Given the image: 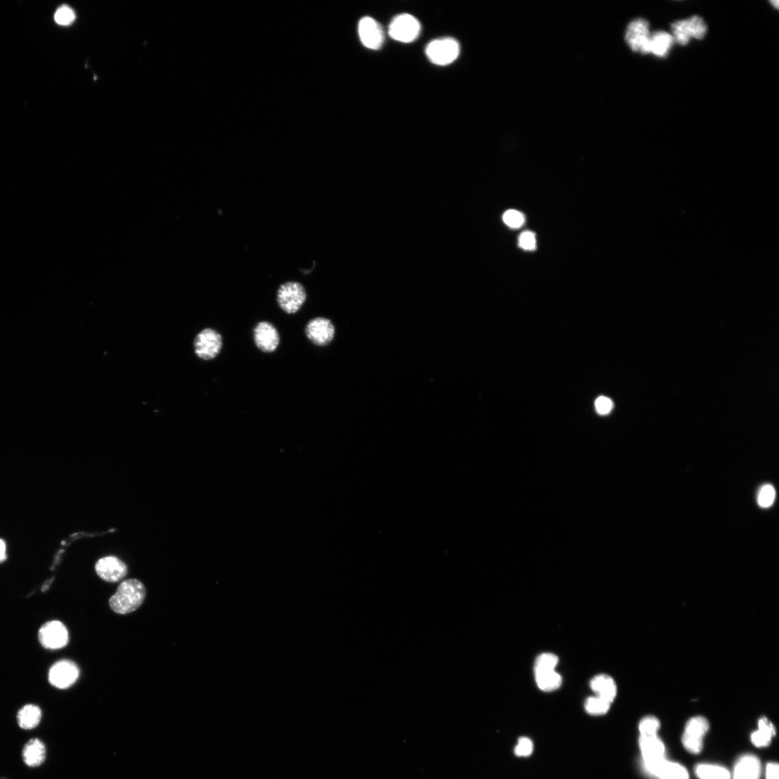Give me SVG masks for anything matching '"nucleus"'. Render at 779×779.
<instances>
[{"instance_id": "obj_29", "label": "nucleus", "mask_w": 779, "mask_h": 779, "mask_svg": "<svg viewBox=\"0 0 779 779\" xmlns=\"http://www.w3.org/2000/svg\"><path fill=\"white\" fill-rule=\"evenodd\" d=\"M503 221L508 227L513 229H518L524 224L525 217L520 212L510 210L504 214Z\"/></svg>"}, {"instance_id": "obj_3", "label": "nucleus", "mask_w": 779, "mask_h": 779, "mask_svg": "<svg viewBox=\"0 0 779 779\" xmlns=\"http://www.w3.org/2000/svg\"><path fill=\"white\" fill-rule=\"evenodd\" d=\"M460 44L453 38H442L431 41L426 48L429 60L437 65L445 66L454 63L460 54Z\"/></svg>"}, {"instance_id": "obj_34", "label": "nucleus", "mask_w": 779, "mask_h": 779, "mask_svg": "<svg viewBox=\"0 0 779 779\" xmlns=\"http://www.w3.org/2000/svg\"><path fill=\"white\" fill-rule=\"evenodd\" d=\"M779 766L777 763H769L766 766V779H779Z\"/></svg>"}, {"instance_id": "obj_15", "label": "nucleus", "mask_w": 779, "mask_h": 779, "mask_svg": "<svg viewBox=\"0 0 779 779\" xmlns=\"http://www.w3.org/2000/svg\"><path fill=\"white\" fill-rule=\"evenodd\" d=\"M98 575L108 582H117L127 574V565L115 556H107L99 560L96 565Z\"/></svg>"}, {"instance_id": "obj_33", "label": "nucleus", "mask_w": 779, "mask_h": 779, "mask_svg": "<svg viewBox=\"0 0 779 779\" xmlns=\"http://www.w3.org/2000/svg\"><path fill=\"white\" fill-rule=\"evenodd\" d=\"M595 408L600 414L605 415L613 408V402L608 398L601 397L596 400Z\"/></svg>"}, {"instance_id": "obj_31", "label": "nucleus", "mask_w": 779, "mask_h": 779, "mask_svg": "<svg viewBox=\"0 0 779 779\" xmlns=\"http://www.w3.org/2000/svg\"><path fill=\"white\" fill-rule=\"evenodd\" d=\"M534 751V744L530 739L522 738L519 740L515 747V754L520 757H527L532 755Z\"/></svg>"}, {"instance_id": "obj_20", "label": "nucleus", "mask_w": 779, "mask_h": 779, "mask_svg": "<svg viewBox=\"0 0 779 779\" xmlns=\"http://www.w3.org/2000/svg\"><path fill=\"white\" fill-rule=\"evenodd\" d=\"M675 41L671 34L659 31L651 34L649 53L659 58H664L669 54Z\"/></svg>"}, {"instance_id": "obj_1", "label": "nucleus", "mask_w": 779, "mask_h": 779, "mask_svg": "<svg viewBox=\"0 0 779 779\" xmlns=\"http://www.w3.org/2000/svg\"><path fill=\"white\" fill-rule=\"evenodd\" d=\"M146 598L143 582L136 579L122 581L117 593L110 598L109 605L116 614L126 615L140 607Z\"/></svg>"}, {"instance_id": "obj_16", "label": "nucleus", "mask_w": 779, "mask_h": 779, "mask_svg": "<svg viewBox=\"0 0 779 779\" xmlns=\"http://www.w3.org/2000/svg\"><path fill=\"white\" fill-rule=\"evenodd\" d=\"M638 745L640 750H641L643 766L655 764L666 759L665 746L658 735L640 736Z\"/></svg>"}, {"instance_id": "obj_30", "label": "nucleus", "mask_w": 779, "mask_h": 779, "mask_svg": "<svg viewBox=\"0 0 779 779\" xmlns=\"http://www.w3.org/2000/svg\"><path fill=\"white\" fill-rule=\"evenodd\" d=\"M54 19L59 25H68L74 22L75 14L70 7L65 6L56 12Z\"/></svg>"}, {"instance_id": "obj_13", "label": "nucleus", "mask_w": 779, "mask_h": 779, "mask_svg": "<svg viewBox=\"0 0 779 779\" xmlns=\"http://www.w3.org/2000/svg\"><path fill=\"white\" fill-rule=\"evenodd\" d=\"M254 338L257 348L266 353L273 352L281 344L279 332L268 321L257 323L254 330Z\"/></svg>"}, {"instance_id": "obj_35", "label": "nucleus", "mask_w": 779, "mask_h": 779, "mask_svg": "<svg viewBox=\"0 0 779 779\" xmlns=\"http://www.w3.org/2000/svg\"><path fill=\"white\" fill-rule=\"evenodd\" d=\"M6 547L5 543L0 540V562H3L6 559Z\"/></svg>"}, {"instance_id": "obj_8", "label": "nucleus", "mask_w": 779, "mask_h": 779, "mask_svg": "<svg viewBox=\"0 0 779 779\" xmlns=\"http://www.w3.org/2000/svg\"><path fill=\"white\" fill-rule=\"evenodd\" d=\"M194 350L198 356L203 360L216 358L224 346V340L220 333L212 328H205L198 333L194 340Z\"/></svg>"}, {"instance_id": "obj_22", "label": "nucleus", "mask_w": 779, "mask_h": 779, "mask_svg": "<svg viewBox=\"0 0 779 779\" xmlns=\"http://www.w3.org/2000/svg\"><path fill=\"white\" fill-rule=\"evenodd\" d=\"M776 735L773 723L763 716L759 721V730L751 735V742L757 747H768Z\"/></svg>"}, {"instance_id": "obj_32", "label": "nucleus", "mask_w": 779, "mask_h": 779, "mask_svg": "<svg viewBox=\"0 0 779 779\" xmlns=\"http://www.w3.org/2000/svg\"><path fill=\"white\" fill-rule=\"evenodd\" d=\"M519 246L525 250H535L536 249V238L534 233L525 231L519 238Z\"/></svg>"}, {"instance_id": "obj_28", "label": "nucleus", "mask_w": 779, "mask_h": 779, "mask_svg": "<svg viewBox=\"0 0 779 779\" xmlns=\"http://www.w3.org/2000/svg\"><path fill=\"white\" fill-rule=\"evenodd\" d=\"M775 491L773 486L766 484L760 489L758 496V503L761 508H770L774 503Z\"/></svg>"}, {"instance_id": "obj_9", "label": "nucleus", "mask_w": 779, "mask_h": 779, "mask_svg": "<svg viewBox=\"0 0 779 779\" xmlns=\"http://www.w3.org/2000/svg\"><path fill=\"white\" fill-rule=\"evenodd\" d=\"M39 642L48 650H56L65 648L69 643V632L66 626L58 621L46 623L39 632Z\"/></svg>"}, {"instance_id": "obj_2", "label": "nucleus", "mask_w": 779, "mask_h": 779, "mask_svg": "<svg viewBox=\"0 0 779 779\" xmlns=\"http://www.w3.org/2000/svg\"><path fill=\"white\" fill-rule=\"evenodd\" d=\"M672 37L675 43L686 46L691 39L702 40L707 32L704 20L699 15L679 20L671 25Z\"/></svg>"}, {"instance_id": "obj_7", "label": "nucleus", "mask_w": 779, "mask_h": 779, "mask_svg": "<svg viewBox=\"0 0 779 779\" xmlns=\"http://www.w3.org/2000/svg\"><path fill=\"white\" fill-rule=\"evenodd\" d=\"M651 34L649 22L645 19L636 18L628 24L625 41L633 51L649 54Z\"/></svg>"}, {"instance_id": "obj_5", "label": "nucleus", "mask_w": 779, "mask_h": 779, "mask_svg": "<svg viewBox=\"0 0 779 779\" xmlns=\"http://www.w3.org/2000/svg\"><path fill=\"white\" fill-rule=\"evenodd\" d=\"M307 299V294L302 285L289 282L282 285L277 292V302L281 309L288 314L297 313Z\"/></svg>"}, {"instance_id": "obj_19", "label": "nucleus", "mask_w": 779, "mask_h": 779, "mask_svg": "<svg viewBox=\"0 0 779 779\" xmlns=\"http://www.w3.org/2000/svg\"><path fill=\"white\" fill-rule=\"evenodd\" d=\"M592 690L609 703L614 702L617 695V685L613 678L607 675L595 676L591 682Z\"/></svg>"}, {"instance_id": "obj_4", "label": "nucleus", "mask_w": 779, "mask_h": 779, "mask_svg": "<svg viewBox=\"0 0 779 779\" xmlns=\"http://www.w3.org/2000/svg\"><path fill=\"white\" fill-rule=\"evenodd\" d=\"M709 730V721L704 716H694L687 721L682 743L688 752L695 755L702 752L704 738Z\"/></svg>"}, {"instance_id": "obj_17", "label": "nucleus", "mask_w": 779, "mask_h": 779, "mask_svg": "<svg viewBox=\"0 0 779 779\" xmlns=\"http://www.w3.org/2000/svg\"><path fill=\"white\" fill-rule=\"evenodd\" d=\"M761 775V764L754 755H743L735 765L733 779H760Z\"/></svg>"}, {"instance_id": "obj_6", "label": "nucleus", "mask_w": 779, "mask_h": 779, "mask_svg": "<svg viewBox=\"0 0 779 779\" xmlns=\"http://www.w3.org/2000/svg\"><path fill=\"white\" fill-rule=\"evenodd\" d=\"M388 33L390 37L397 41L411 43L419 37L421 24L413 15L401 14L394 18L390 24Z\"/></svg>"}, {"instance_id": "obj_23", "label": "nucleus", "mask_w": 779, "mask_h": 779, "mask_svg": "<svg viewBox=\"0 0 779 779\" xmlns=\"http://www.w3.org/2000/svg\"><path fill=\"white\" fill-rule=\"evenodd\" d=\"M695 773L700 779H731L727 768L714 764H699L695 768Z\"/></svg>"}, {"instance_id": "obj_12", "label": "nucleus", "mask_w": 779, "mask_h": 779, "mask_svg": "<svg viewBox=\"0 0 779 779\" xmlns=\"http://www.w3.org/2000/svg\"><path fill=\"white\" fill-rule=\"evenodd\" d=\"M359 35L361 43L372 50L380 49L385 40L381 25L371 17H365L359 21Z\"/></svg>"}, {"instance_id": "obj_27", "label": "nucleus", "mask_w": 779, "mask_h": 779, "mask_svg": "<svg viewBox=\"0 0 779 779\" xmlns=\"http://www.w3.org/2000/svg\"><path fill=\"white\" fill-rule=\"evenodd\" d=\"M610 705V703L596 695L588 699L584 707L590 714L603 715L609 711Z\"/></svg>"}, {"instance_id": "obj_11", "label": "nucleus", "mask_w": 779, "mask_h": 779, "mask_svg": "<svg viewBox=\"0 0 779 779\" xmlns=\"http://www.w3.org/2000/svg\"><path fill=\"white\" fill-rule=\"evenodd\" d=\"M305 335L314 345L326 347L335 339V327L328 318H315L306 326Z\"/></svg>"}, {"instance_id": "obj_24", "label": "nucleus", "mask_w": 779, "mask_h": 779, "mask_svg": "<svg viewBox=\"0 0 779 779\" xmlns=\"http://www.w3.org/2000/svg\"><path fill=\"white\" fill-rule=\"evenodd\" d=\"M535 677L539 688L546 692L558 689L562 683V676L555 671L535 674Z\"/></svg>"}, {"instance_id": "obj_18", "label": "nucleus", "mask_w": 779, "mask_h": 779, "mask_svg": "<svg viewBox=\"0 0 779 779\" xmlns=\"http://www.w3.org/2000/svg\"><path fill=\"white\" fill-rule=\"evenodd\" d=\"M46 749L44 743L36 738L27 742L22 749V759L30 767H38L45 761Z\"/></svg>"}, {"instance_id": "obj_26", "label": "nucleus", "mask_w": 779, "mask_h": 779, "mask_svg": "<svg viewBox=\"0 0 779 779\" xmlns=\"http://www.w3.org/2000/svg\"><path fill=\"white\" fill-rule=\"evenodd\" d=\"M659 728L660 721L654 716H647L639 722L638 730L642 737L656 736Z\"/></svg>"}, {"instance_id": "obj_21", "label": "nucleus", "mask_w": 779, "mask_h": 779, "mask_svg": "<svg viewBox=\"0 0 779 779\" xmlns=\"http://www.w3.org/2000/svg\"><path fill=\"white\" fill-rule=\"evenodd\" d=\"M41 716L42 712L39 707L27 704L19 710L17 719L20 728L30 730L39 725Z\"/></svg>"}, {"instance_id": "obj_25", "label": "nucleus", "mask_w": 779, "mask_h": 779, "mask_svg": "<svg viewBox=\"0 0 779 779\" xmlns=\"http://www.w3.org/2000/svg\"><path fill=\"white\" fill-rule=\"evenodd\" d=\"M559 663L558 656L552 653H543L538 657L535 662V674L555 671Z\"/></svg>"}, {"instance_id": "obj_10", "label": "nucleus", "mask_w": 779, "mask_h": 779, "mask_svg": "<svg viewBox=\"0 0 779 779\" xmlns=\"http://www.w3.org/2000/svg\"><path fill=\"white\" fill-rule=\"evenodd\" d=\"M79 671L77 664L67 659L55 663L49 673V683L60 689L71 687L77 680Z\"/></svg>"}, {"instance_id": "obj_14", "label": "nucleus", "mask_w": 779, "mask_h": 779, "mask_svg": "<svg viewBox=\"0 0 779 779\" xmlns=\"http://www.w3.org/2000/svg\"><path fill=\"white\" fill-rule=\"evenodd\" d=\"M643 768L648 775L657 779L690 778L688 771L684 766L666 759Z\"/></svg>"}]
</instances>
